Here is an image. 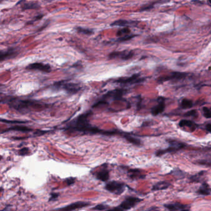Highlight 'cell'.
Masks as SVG:
<instances>
[{"instance_id": "obj_1", "label": "cell", "mask_w": 211, "mask_h": 211, "mask_svg": "<svg viewBox=\"0 0 211 211\" xmlns=\"http://www.w3.org/2000/svg\"><path fill=\"white\" fill-rule=\"evenodd\" d=\"M92 112L88 111L80 115L76 118L69 122L64 128V131L69 133H81L83 134H103L106 136H113L120 134L121 132L117 130L105 131L100 129L97 127L93 126L89 123V119L92 115Z\"/></svg>"}, {"instance_id": "obj_2", "label": "cell", "mask_w": 211, "mask_h": 211, "mask_svg": "<svg viewBox=\"0 0 211 211\" xmlns=\"http://www.w3.org/2000/svg\"><path fill=\"white\" fill-rule=\"evenodd\" d=\"M8 103L11 108L20 112L25 113L32 110H42L46 107V104L40 103V102L32 100H20L16 98H9Z\"/></svg>"}, {"instance_id": "obj_3", "label": "cell", "mask_w": 211, "mask_h": 211, "mask_svg": "<svg viewBox=\"0 0 211 211\" xmlns=\"http://www.w3.org/2000/svg\"><path fill=\"white\" fill-rule=\"evenodd\" d=\"M52 89L54 91L64 90L68 93L73 95L81 91L82 87L79 84L77 83H70L68 82V81H60L55 83L52 85Z\"/></svg>"}, {"instance_id": "obj_4", "label": "cell", "mask_w": 211, "mask_h": 211, "mask_svg": "<svg viewBox=\"0 0 211 211\" xmlns=\"http://www.w3.org/2000/svg\"><path fill=\"white\" fill-rule=\"evenodd\" d=\"M169 143V146L168 148L165 149H162L157 151L155 155L157 157H160L165 153H173L180 151L183 149H184L186 147V144L183 142L178 141L173 139L167 140Z\"/></svg>"}, {"instance_id": "obj_5", "label": "cell", "mask_w": 211, "mask_h": 211, "mask_svg": "<svg viewBox=\"0 0 211 211\" xmlns=\"http://www.w3.org/2000/svg\"><path fill=\"white\" fill-rule=\"evenodd\" d=\"M141 201L142 199L139 198L134 196H127L118 206L112 208V209L118 211L129 210L134 208L138 203H141Z\"/></svg>"}, {"instance_id": "obj_6", "label": "cell", "mask_w": 211, "mask_h": 211, "mask_svg": "<svg viewBox=\"0 0 211 211\" xmlns=\"http://www.w3.org/2000/svg\"><path fill=\"white\" fill-rule=\"evenodd\" d=\"M126 185L122 182L117 181H111L108 182L105 186V189L110 193L116 195H121L125 190Z\"/></svg>"}, {"instance_id": "obj_7", "label": "cell", "mask_w": 211, "mask_h": 211, "mask_svg": "<svg viewBox=\"0 0 211 211\" xmlns=\"http://www.w3.org/2000/svg\"><path fill=\"white\" fill-rule=\"evenodd\" d=\"M145 78H141L140 74H134L130 77H123L116 79L114 83L121 84H134L143 83L145 81Z\"/></svg>"}, {"instance_id": "obj_8", "label": "cell", "mask_w": 211, "mask_h": 211, "mask_svg": "<svg viewBox=\"0 0 211 211\" xmlns=\"http://www.w3.org/2000/svg\"><path fill=\"white\" fill-rule=\"evenodd\" d=\"M188 76V73H181V72H173L168 75L163 76L159 77L157 81L158 83H163L166 81H174V80H182L186 78Z\"/></svg>"}, {"instance_id": "obj_9", "label": "cell", "mask_w": 211, "mask_h": 211, "mask_svg": "<svg viewBox=\"0 0 211 211\" xmlns=\"http://www.w3.org/2000/svg\"><path fill=\"white\" fill-rule=\"evenodd\" d=\"M134 56V52L133 50H124L121 52H113L109 54L110 59L119 58L122 60H129Z\"/></svg>"}, {"instance_id": "obj_10", "label": "cell", "mask_w": 211, "mask_h": 211, "mask_svg": "<svg viewBox=\"0 0 211 211\" xmlns=\"http://www.w3.org/2000/svg\"><path fill=\"white\" fill-rule=\"evenodd\" d=\"M128 92V90L126 89H123V88H120V89H116L112 91L108 92L106 94H105L102 99L106 100L107 98H111L113 100H121L123 95H125Z\"/></svg>"}, {"instance_id": "obj_11", "label": "cell", "mask_w": 211, "mask_h": 211, "mask_svg": "<svg viewBox=\"0 0 211 211\" xmlns=\"http://www.w3.org/2000/svg\"><path fill=\"white\" fill-rule=\"evenodd\" d=\"M26 69L29 70L40 71L43 73H50L52 71V67L50 64L42 63H32L26 67Z\"/></svg>"}, {"instance_id": "obj_12", "label": "cell", "mask_w": 211, "mask_h": 211, "mask_svg": "<svg viewBox=\"0 0 211 211\" xmlns=\"http://www.w3.org/2000/svg\"><path fill=\"white\" fill-rule=\"evenodd\" d=\"M165 98L160 97L158 98V103L151 110V114L153 116H157L162 113L165 109Z\"/></svg>"}, {"instance_id": "obj_13", "label": "cell", "mask_w": 211, "mask_h": 211, "mask_svg": "<svg viewBox=\"0 0 211 211\" xmlns=\"http://www.w3.org/2000/svg\"><path fill=\"white\" fill-rule=\"evenodd\" d=\"M91 204V203L88 202H84V201H78L74 203H72L69 205L66 206V207H64L63 208L59 209L60 210H64V211H74L76 209H82L84 208H86L89 206Z\"/></svg>"}, {"instance_id": "obj_14", "label": "cell", "mask_w": 211, "mask_h": 211, "mask_svg": "<svg viewBox=\"0 0 211 211\" xmlns=\"http://www.w3.org/2000/svg\"><path fill=\"white\" fill-rule=\"evenodd\" d=\"M163 207L169 211H188L190 209V206L183 204L178 202L164 204Z\"/></svg>"}, {"instance_id": "obj_15", "label": "cell", "mask_w": 211, "mask_h": 211, "mask_svg": "<svg viewBox=\"0 0 211 211\" xmlns=\"http://www.w3.org/2000/svg\"><path fill=\"white\" fill-rule=\"evenodd\" d=\"M18 52L15 48H10L5 51H0V62L17 56Z\"/></svg>"}, {"instance_id": "obj_16", "label": "cell", "mask_w": 211, "mask_h": 211, "mask_svg": "<svg viewBox=\"0 0 211 211\" xmlns=\"http://www.w3.org/2000/svg\"><path fill=\"white\" fill-rule=\"evenodd\" d=\"M95 177L97 180L101 181H107L110 178V172L107 167H103L95 173Z\"/></svg>"}, {"instance_id": "obj_17", "label": "cell", "mask_w": 211, "mask_h": 211, "mask_svg": "<svg viewBox=\"0 0 211 211\" xmlns=\"http://www.w3.org/2000/svg\"><path fill=\"white\" fill-rule=\"evenodd\" d=\"M122 136L128 143H131V144H132L133 145L138 146H140L142 145V143H141V141L140 140V139L133 136L130 133H123V134H122Z\"/></svg>"}, {"instance_id": "obj_18", "label": "cell", "mask_w": 211, "mask_h": 211, "mask_svg": "<svg viewBox=\"0 0 211 211\" xmlns=\"http://www.w3.org/2000/svg\"><path fill=\"white\" fill-rule=\"evenodd\" d=\"M138 22L129 21L126 20H117L111 24V26H120V27H129V26H137Z\"/></svg>"}, {"instance_id": "obj_19", "label": "cell", "mask_w": 211, "mask_h": 211, "mask_svg": "<svg viewBox=\"0 0 211 211\" xmlns=\"http://www.w3.org/2000/svg\"><path fill=\"white\" fill-rule=\"evenodd\" d=\"M211 187L207 182H203L197 191V193L202 196H209L211 194Z\"/></svg>"}, {"instance_id": "obj_20", "label": "cell", "mask_w": 211, "mask_h": 211, "mask_svg": "<svg viewBox=\"0 0 211 211\" xmlns=\"http://www.w3.org/2000/svg\"><path fill=\"white\" fill-rule=\"evenodd\" d=\"M171 186V183L168 181H159L155 183L152 188V191L164 190L168 188Z\"/></svg>"}, {"instance_id": "obj_21", "label": "cell", "mask_w": 211, "mask_h": 211, "mask_svg": "<svg viewBox=\"0 0 211 211\" xmlns=\"http://www.w3.org/2000/svg\"><path fill=\"white\" fill-rule=\"evenodd\" d=\"M179 126L181 128H184V127H188L191 129V131L193 132L194 131L196 130L198 125L195 123L194 121L188 120H181L179 122Z\"/></svg>"}, {"instance_id": "obj_22", "label": "cell", "mask_w": 211, "mask_h": 211, "mask_svg": "<svg viewBox=\"0 0 211 211\" xmlns=\"http://www.w3.org/2000/svg\"><path fill=\"white\" fill-rule=\"evenodd\" d=\"M129 173V177L133 180L141 179L145 178V175L141 173V171L139 169H130L128 171Z\"/></svg>"}, {"instance_id": "obj_23", "label": "cell", "mask_w": 211, "mask_h": 211, "mask_svg": "<svg viewBox=\"0 0 211 211\" xmlns=\"http://www.w3.org/2000/svg\"><path fill=\"white\" fill-rule=\"evenodd\" d=\"M206 171H201L198 173H197L196 174L194 175H192L189 178V180H190V181L191 182H201V178L202 177L206 174Z\"/></svg>"}, {"instance_id": "obj_24", "label": "cell", "mask_w": 211, "mask_h": 211, "mask_svg": "<svg viewBox=\"0 0 211 211\" xmlns=\"http://www.w3.org/2000/svg\"><path fill=\"white\" fill-rule=\"evenodd\" d=\"M40 5L37 3H28L24 4L22 6V10H28V9H37L40 8Z\"/></svg>"}, {"instance_id": "obj_25", "label": "cell", "mask_w": 211, "mask_h": 211, "mask_svg": "<svg viewBox=\"0 0 211 211\" xmlns=\"http://www.w3.org/2000/svg\"><path fill=\"white\" fill-rule=\"evenodd\" d=\"M21 131V132H29L32 131V129L29 128L28 127L23 126H16L13 127H11L8 128V129H6L5 131Z\"/></svg>"}, {"instance_id": "obj_26", "label": "cell", "mask_w": 211, "mask_h": 211, "mask_svg": "<svg viewBox=\"0 0 211 211\" xmlns=\"http://www.w3.org/2000/svg\"><path fill=\"white\" fill-rule=\"evenodd\" d=\"M193 106V102L188 98H183L181 102V107L182 109H189L192 108Z\"/></svg>"}, {"instance_id": "obj_27", "label": "cell", "mask_w": 211, "mask_h": 211, "mask_svg": "<svg viewBox=\"0 0 211 211\" xmlns=\"http://www.w3.org/2000/svg\"><path fill=\"white\" fill-rule=\"evenodd\" d=\"M76 30L78 32H79L80 33H83V34L87 35H91L93 33V30L89 29L84 28H81V27L76 28Z\"/></svg>"}, {"instance_id": "obj_28", "label": "cell", "mask_w": 211, "mask_h": 211, "mask_svg": "<svg viewBox=\"0 0 211 211\" xmlns=\"http://www.w3.org/2000/svg\"><path fill=\"white\" fill-rule=\"evenodd\" d=\"M131 32V30L129 29V28H128V27H124L123 29H120L117 32V35L118 37H123L125 36L126 35H129Z\"/></svg>"}, {"instance_id": "obj_29", "label": "cell", "mask_w": 211, "mask_h": 211, "mask_svg": "<svg viewBox=\"0 0 211 211\" xmlns=\"http://www.w3.org/2000/svg\"><path fill=\"white\" fill-rule=\"evenodd\" d=\"M137 35H126L125 36L123 37H120L119 38L117 39V42H126V41H129L131 39H133V38H134Z\"/></svg>"}, {"instance_id": "obj_30", "label": "cell", "mask_w": 211, "mask_h": 211, "mask_svg": "<svg viewBox=\"0 0 211 211\" xmlns=\"http://www.w3.org/2000/svg\"><path fill=\"white\" fill-rule=\"evenodd\" d=\"M171 174L173 175L176 177H179L180 178H184V176L186 175V173L183 172V171H181V170H179V169H175V170H173L171 172Z\"/></svg>"}, {"instance_id": "obj_31", "label": "cell", "mask_w": 211, "mask_h": 211, "mask_svg": "<svg viewBox=\"0 0 211 211\" xmlns=\"http://www.w3.org/2000/svg\"><path fill=\"white\" fill-rule=\"evenodd\" d=\"M198 116V111L196 110H191L184 114V117H185L197 118Z\"/></svg>"}, {"instance_id": "obj_32", "label": "cell", "mask_w": 211, "mask_h": 211, "mask_svg": "<svg viewBox=\"0 0 211 211\" xmlns=\"http://www.w3.org/2000/svg\"><path fill=\"white\" fill-rule=\"evenodd\" d=\"M92 210H97V211H104L109 209V206L108 205H105L104 204H100L95 206L94 208L92 209Z\"/></svg>"}, {"instance_id": "obj_33", "label": "cell", "mask_w": 211, "mask_h": 211, "mask_svg": "<svg viewBox=\"0 0 211 211\" xmlns=\"http://www.w3.org/2000/svg\"><path fill=\"white\" fill-rule=\"evenodd\" d=\"M203 115L206 118L210 119L211 117V109L207 107H204L203 108Z\"/></svg>"}, {"instance_id": "obj_34", "label": "cell", "mask_w": 211, "mask_h": 211, "mask_svg": "<svg viewBox=\"0 0 211 211\" xmlns=\"http://www.w3.org/2000/svg\"><path fill=\"white\" fill-rule=\"evenodd\" d=\"M30 153V150L28 148H23L20 151H19V155L21 156H25L29 155Z\"/></svg>"}, {"instance_id": "obj_35", "label": "cell", "mask_w": 211, "mask_h": 211, "mask_svg": "<svg viewBox=\"0 0 211 211\" xmlns=\"http://www.w3.org/2000/svg\"><path fill=\"white\" fill-rule=\"evenodd\" d=\"M43 17V14H39L38 16H36L32 21H29V23H27V24H33L34 22H36L40 19H41Z\"/></svg>"}, {"instance_id": "obj_36", "label": "cell", "mask_w": 211, "mask_h": 211, "mask_svg": "<svg viewBox=\"0 0 211 211\" xmlns=\"http://www.w3.org/2000/svg\"><path fill=\"white\" fill-rule=\"evenodd\" d=\"M65 182H66V183L67 184L68 186H71L76 182V178H73V177H70V178H66L65 180Z\"/></svg>"}, {"instance_id": "obj_37", "label": "cell", "mask_w": 211, "mask_h": 211, "mask_svg": "<svg viewBox=\"0 0 211 211\" xmlns=\"http://www.w3.org/2000/svg\"><path fill=\"white\" fill-rule=\"evenodd\" d=\"M59 197V194L56 193H52L50 194V198L49 199V201H56Z\"/></svg>"}, {"instance_id": "obj_38", "label": "cell", "mask_w": 211, "mask_h": 211, "mask_svg": "<svg viewBox=\"0 0 211 211\" xmlns=\"http://www.w3.org/2000/svg\"><path fill=\"white\" fill-rule=\"evenodd\" d=\"M197 163H199V165L208 166V167L211 166V162H210V160H209V161H207V160H199V161H198Z\"/></svg>"}, {"instance_id": "obj_39", "label": "cell", "mask_w": 211, "mask_h": 211, "mask_svg": "<svg viewBox=\"0 0 211 211\" xmlns=\"http://www.w3.org/2000/svg\"><path fill=\"white\" fill-rule=\"evenodd\" d=\"M206 131L208 132V133H210L211 131V124L210 123H209L208 124H206Z\"/></svg>"}, {"instance_id": "obj_40", "label": "cell", "mask_w": 211, "mask_h": 211, "mask_svg": "<svg viewBox=\"0 0 211 211\" xmlns=\"http://www.w3.org/2000/svg\"><path fill=\"white\" fill-rule=\"evenodd\" d=\"M2 159V156H0V160Z\"/></svg>"}, {"instance_id": "obj_41", "label": "cell", "mask_w": 211, "mask_h": 211, "mask_svg": "<svg viewBox=\"0 0 211 211\" xmlns=\"http://www.w3.org/2000/svg\"><path fill=\"white\" fill-rule=\"evenodd\" d=\"M3 1H4V0H0V3H1V2H3Z\"/></svg>"}]
</instances>
